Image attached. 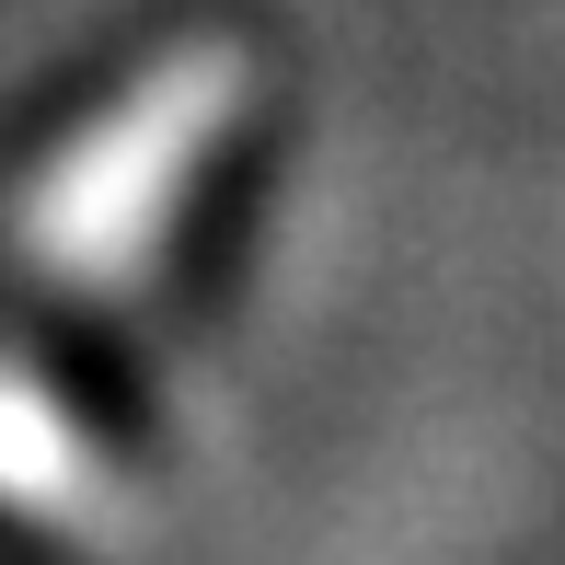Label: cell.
<instances>
[{
  "label": "cell",
  "mask_w": 565,
  "mask_h": 565,
  "mask_svg": "<svg viewBox=\"0 0 565 565\" xmlns=\"http://www.w3.org/2000/svg\"><path fill=\"white\" fill-rule=\"evenodd\" d=\"M243 105H254V46L243 35H173L162 58H139L105 105L23 173L12 254L70 300H127L139 266L173 243L196 173L231 150Z\"/></svg>",
  "instance_id": "cell-1"
},
{
  "label": "cell",
  "mask_w": 565,
  "mask_h": 565,
  "mask_svg": "<svg viewBox=\"0 0 565 565\" xmlns=\"http://www.w3.org/2000/svg\"><path fill=\"white\" fill-rule=\"evenodd\" d=\"M0 520L46 531V543H70V554H93V565H116V554L150 543L139 473H127V461L93 439V427L70 416L23 358H0Z\"/></svg>",
  "instance_id": "cell-2"
}]
</instances>
